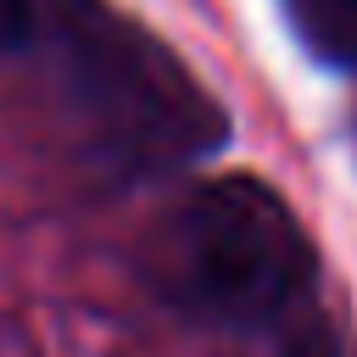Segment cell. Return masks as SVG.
Wrapping results in <instances>:
<instances>
[{"mask_svg":"<svg viewBox=\"0 0 357 357\" xmlns=\"http://www.w3.org/2000/svg\"><path fill=\"white\" fill-rule=\"evenodd\" d=\"M318 251L290 201L257 173L190 190L151 240V284L195 324L257 329L307 301Z\"/></svg>","mask_w":357,"mask_h":357,"instance_id":"1","label":"cell"},{"mask_svg":"<svg viewBox=\"0 0 357 357\" xmlns=\"http://www.w3.org/2000/svg\"><path fill=\"white\" fill-rule=\"evenodd\" d=\"M45 33H56L73 106L89 117L112 162L145 167V162H173L223 139L218 106L134 22L100 11L95 0H56Z\"/></svg>","mask_w":357,"mask_h":357,"instance_id":"2","label":"cell"},{"mask_svg":"<svg viewBox=\"0 0 357 357\" xmlns=\"http://www.w3.org/2000/svg\"><path fill=\"white\" fill-rule=\"evenodd\" d=\"M284 11L312 56L357 73V0H284Z\"/></svg>","mask_w":357,"mask_h":357,"instance_id":"3","label":"cell"},{"mask_svg":"<svg viewBox=\"0 0 357 357\" xmlns=\"http://www.w3.org/2000/svg\"><path fill=\"white\" fill-rule=\"evenodd\" d=\"M56 0H0V50H28L45 39Z\"/></svg>","mask_w":357,"mask_h":357,"instance_id":"4","label":"cell"}]
</instances>
